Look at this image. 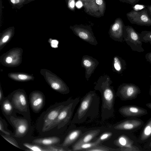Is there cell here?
Masks as SVG:
<instances>
[{
  "label": "cell",
  "mask_w": 151,
  "mask_h": 151,
  "mask_svg": "<svg viewBox=\"0 0 151 151\" xmlns=\"http://www.w3.org/2000/svg\"><path fill=\"white\" fill-rule=\"evenodd\" d=\"M148 142L144 146V148L147 149H151V138Z\"/></svg>",
  "instance_id": "38"
},
{
  "label": "cell",
  "mask_w": 151,
  "mask_h": 151,
  "mask_svg": "<svg viewBox=\"0 0 151 151\" xmlns=\"http://www.w3.org/2000/svg\"><path fill=\"white\" fill-rule=\"evenodd\" d=\"M49 42L52 47L54 48L58 47L59 42L57 40L50 39L49 40Z\"/></svg>",
  "instance_id": "35"
},
{
  "label": "cell",
  "mask_w": 151,
  "mask_h": 151,
  "mask_svg": "<svg viewBox=\"0 0 151 151\" xmlns=\"http://www.w3.org/2000/svg\"><path fill=\"white\" fill-rule=\"evenodd\" d=\"M147 8L148 10L149 14L151 17V5H147Z\"/></svg>",
  "instance_id": "41"
},
{
  "label": "cell",
  "mask_w": 151,
  "mask_h": 151,
  "mask_svg": "<svg viewBox=\"0 0 151 151\" xmlns=\"http://www.w3.org/2000/svg\"><path fill=\"white\" fill-rule=\"evenodd\" d=\"M80 105L71 123L81 124L91 120L99 114L100 98L94 91H91L80 100Z\"/></svg>",
  "instance_id": "2"
},
{
  "label": "cell",
  "mask_w": 151,
  "mask_h": 151,
  "mask_svg": "<svg viewBox=\"0 0 151 151\" xmlns=\"http://www.w3.org/2000/svg\"><path fill=\"white\" fill-rule=\"evenodd\" d=\"M45 151H72L67 147L63 146L61 145L59 146L55 145L43 146Z\"/></svg>",
  "instance_id": "28"
},
{
  "label": "cell",
  "mask_w": 151,
  "mask_h": 151,
  "mask_svg": "<svg viewBox=\"0 0 151 151\" xmlns=\"http://www.w3.org/2000/svg\"><path fill=\"white\" fill-rule=\"evenodd\" d=\"M85 151H119V148H113L100 144L87 149Z\"/></svg>",
  "instance_id": "26"
},
{
  "label": "cell",
  "mask_w": 151,
  "mask_h": 151,
  "mask_svg": "<svg viewBox=\"0 0 151 151\" xmlns=\"http://www.w3.org/2000/svg\"><path fill=\"white\" fill-rule=\"evenodd\" d=\"M23 50L21 48L11 49L4 54L0 57V62L4 65L8 67H14L21 63Z\"/></svg>",
  "instance_id": "9"
},
{
  "label": "cell",
  "mask_w": 151,
  "mask_h": 151,
  "mask_svg": "<svg viewBox=\"0 0 151 151\" xmlns=\"http://www.w3.org/2000/svg\"><path fill=\"white\" fill-rule=\"evenodd\" d=\"M140 93V88L135 84L124 83L118 87L116 95L122 101H127L136 99Z\"/></svg>",
  "instance_id": "7"
},
{
  "label": "cell",
  "mask_w": 151,
  "mask_h": 151,
  "mask_svg": "<svg viewBox=\"0 0 151 151\" xmlns=\"http://www.w3.org/2000/svg\"><path fill=\"white\" fill-rule=\"evenodd\" d=\"M127 16L132 24L142 26H151V17L147 7L138 11L133 9L128 13Z\"/></svg>",
  "instance_id": "8"
},
{
  "label": "cell",
  "mask_w": 151,
  "mask_h": 151,
  "mask_svg": "<svg viewBox=\"0 0 151 151\" xmlns=\"http://www.w3.org/2000/svg\"><path fill=\"white\" fill-rule=\"evenodd\" d=\"M140 35L142 42L151 44V31H143L140 33Z\"/></svg>",
  "instance_id": "31"
},
{
  "label": "cell",
  "mask_w": 151,
  "mask_h": 151,
  "mask_svg": "<svg viewBox=\"0 0 151 151\" xmlns=\"http://www.w3.org/2000/svg\"><path fill=\"white\" fill-rule=\"evenodd\" d=\"M13 105L11 102L8 99H6L2 102V109L3 111L7 115L10 114L13 110Z\"/></svg>",
  "instance_id": "29"
},
{
  "label": "cell",
  "mask_w": 151,
  "mask_h": 151,
  "mask_svg": "<svg viewBox=\"0 0 151 151\" xmlns=\"http://www.w3.org/2000/svg\"><path fill=\"white\" fill-rule=\"evenodd\" d=\"M110 77L107 74L100 76L98 80L94 83V89L99 91L101 95V117L104 121L112 117L114 114V106L116 93Z\"/></svg>",
  "instance_id": "1"
},
{
  "label": "cell",
  "mask_w": 151,
  "mask_h": 151,
  "mask_svg": "<svg viewBox=\"0 0 151 151\" xmlns=\"http://www.w3.org/2000/svg\"><path fill=\"white\" fill-rule=\"evenodd\" d=\"M124 41L130 47L132 50L139 52L145 50L142 47L140 33L137 32L132 26H125L123 34Z\"/></svg>",
  "instance_id": "6"
},
{
  "label": "cell",
  "mask_w": 151,
  "mask_h": 151,
  "mask_svg": "<svg viewBox=\"0 0 151 151\" xmlns=\"http://www.w3.org/2000/svg\"><path fill=\"white\" fill-rule=\"evenodd\" d=\"M1 136L5 140L10 143L11 144L17 147L20 148V147L18 145L17 142L12 137H10L8 135H1Z\"/></svg>",
  "instance_id": "33"
},
{
  "label": "cell",
  "mask_w": 151,
  "mask_h": 151,
  "mask_svg": "<svg viewBox=\"0 0 151 151\" xmlns=\"http://www.w3.org/2000/svg\"><path fill=\"white\" fill-rule=\"evenodd\" d=\"M99 63L98 60L88 55H83L82 58L81 65L85 70V78L87 81L94 72Z\"/></svg>",
  "instance_id": "14"
},
{
  "label": "cell",
  "mask_w": 151,
  "mask_h": 151,
  "mask_svg": "<svg viewBox=\"0 0 151 151\" xmlns=\"http://www.w3.org/2000/svg\"><path fill=\"white\" fill-rule=\"evenodd\" d=\"M83 133L81 129H77L70 131L61 144L63 146L68 147L74 144Z\"/></svg>",
  "instance_id": "18"
},
{
  "label": "cell",
  "mask_w": 151,
  "mask_h": 151,
  "mask_svg": "<svg viewBox=\"0 0 151 151\" xmlns=\"http://www.w3.org/2000/svg\"><path fill=\"white\" fill-rule=\"evenodd\" d=\"M12 36V32L11 31L6 32L1 35L0 40V50L10 41Z\"/></svg>",
  "instance_id": "27"
},
{
  "label": "cell",
  "mask_w": 151,
  "mask_h": 151,
  "mask_svg": "<svg viewBox=\"0 0 151 151\" xmlns=\"http://www.w3.org/2000/svg\"><path fill=\"white\" fill-rule=\"evenodd\" d=\"M23 145L30 151H45L43 147L41 146L40 145L28 143H24Z\"/></svg>",
  "instance_id": "32"
},
{
  "label": "cell",
  "mask_w": 151,
  "mask_h": 151,
  "mask_svg": "<svg viewBox=\"0 0 151 151\" xmlns=\"http://www.w3.org/2000/svg\"><path fill=\"white\" fill-rule=\"evenodd\" d=\"M146 105L147 107L151 109V103H147Z\"/></svg>",
  "instance_id": "45"
},
{
  "label": "cell",
  "mask_w": 151,
  "mask_h": 151,
  "mask_svg": "<svg viewBox=\"0 0 151 151\" xmlns=\"http://www.w3.org/2000/svg\"><path fill=\"white\" fill-rule=\"evenodd\" d=\"M2 122L1 120L0 121V130L2 132L4 133L6 135H10V133L5 131L4 128V126L3 123H2Z\"/></svg>",
  "instance_id": "36"
},
{
  "label": "cell",
  "mask_w": 151,
  "mask_h": 151,
  "mask_svg": "<svg viewBox=\"0 0 151 151\" xmlns=\"http://www.w3.org/2000/svg\"><path fill=\"white\" fill-rule=\"evenodd\" d=\"M3 97V93L1 87H0V101L1 103V100H2V98Z\"/></svg>",
  "instance_id": "40"
},
{
  "label": "cell",
  "mask_w": 151,
  "mask_h": 151,
  "mask_svg": "<svg viewBox=\"0 0 151 151\" xmlns=\"http://www.w3.org/2000/svg\"><path fill=\"white\" fill-rule=\"evenodd\" d=\"M118 111L123 116L128 118H136L148 113L146 109L135 105L123 106L119 108Z\"/></svg>",
  "instance_id": "11"
},
{
  "label": "cell",
  "mask_w": 151,
  "mask_h": 151,
  "mask_svg": "<svg viewBox=\"0 0 151 151\" xmlns=\"http://www.w3.org/2000/svg\"><path fill=\"white\" fill-rule=\"evenodd\" d=\"M76 6L78 8H80L82 6L83 4L81 1H78L76 3Z\"/></svg>",
  "instance_id": "39"
},
{
  "label": "cell",
  "mask_w": 151,
  "mask_h": 151,
  "mask_svg": "<svg viewBox=\"0 0 151 151\" xmlns=\"http://www.w3.org/2000/svg\"><path fill=\"white\" fill-rule=\"evenodd\" d=\"M8 76L12 79L18 81H27L34 79L32 75L22 73H9Z\"/></svg>",
  "instance_id": "24"
},
{
  "label": "cell",
  "mask_w": 151,
  "mask_h": 151,
  "mask_svg": "<svg viewBox=\"0 0 151 151\" xmlns=\"http://www.w3.org/2000/svg\"><path fill=\"white\" fill-rule=\"evenodd\" d=\"M134 141L127 136L122 135L114 140V144L120 147H124L130 148L134 151L140 150L137 147L134 146Z\"/></svg>",
  "instance_id": "19"
},
{
  "label": "cell",
  "mask_w": 151,
  "mask_h": 151,
  "mask_svg": "<svg viewBox=\"0 0 151 151\" xmlns=\"http://www.w3.org/2000/svg\"><path fill=\"white\" fill-rule=\"evenodd\" d=\"M12 3L14 4H16L18 3L19 1V0H10Z\"/></svg>",
  "instance_id": "44"
},
{
  "label": "cell",
  "mask_w": 151,
  "mask_h": 151,
  "mask_svg": "<svg viewBox=\"0 0 151 151\" xmlns=\"http://www.w3.org/2000/svg\"><path fill=\"white\" fill-rule=\"evenodd\" d=\"M40 73L53 89L64 94L69 93L70 91L68 87L61 79L56 75L49 70L44 69L40 70Z\"/></svg>",
  "instance_id": "4"
},
{
  "label": "cell",
  "mask_w": 151,
  "mask_h": 151,
  "mask_svg": "<svg viewBox=\"0 0 151 151\" xmlns=\"http://www.w3.org/2000/svg\"><path fill=\"white\" fill-rule=\"evenodd\" d=\"M113 134L111 132H106L98 137L95 141L99 144H101L102 142L109 139L112 136Z\"/></svg>",
  "instance_id": "30"
},
{
  "label": "cell",
  "mask_w": 151,
  "mask_h": 151,
  "mask_svg": "<svg viewBox=\"0 0 151 151\" xmlns=\"http://www.w3.org/2000/svg\"><path fill=\"white\" fill-rule=\"evenodd\" d=\"M144 123L139 119L131 118L116 123L113 126V128L116 130L133 132L140 128Z\"/></svg>",
  "instance_id": "10"
},
{
  "label": "cell",
  "mask_w": 151,
  "mask_h": 151,
  "mask_svg": "<svg viewBox=\"0 0 151 151\" xmlns=\"http://www.w3.org/2000/svg\"><path fill=\"white\" fill-rule=\"evenodd\" d=\"M60 142V138L54 136L35 139L32 141V143L40 145L49 146L59 144Z\"/></svg>",
  "instance_id": "22"
},
{
  "label": "cell",
  "mask_w": 151,
  "mask_h": 151,
  "mask_svg": "<svg viewBox=\"0 0 151 151\" xmlns=\"http://www.w3.org/2000/svg\"><path fill=\"white\" fill-rule=\"evenodd\" d=\"M149 94L151 97V85H150V88L149 89Z\"/></svg>",
  "instance_id": "46"
},
{
  "label": "cell",
  "mask_w": 151,
  "mask_h": 151,
  "mask_svg": "<svg viewBox=\"0 0 151 151\" xmlns=\"http://www.w3.org/2000/svg\"><path fill=\"white\" fill-rule=\"evenodd\" d=\"M75 34L80 38L90 44L96 46L98 43L93 33L89 30L80 28L74 29Z\"/></svg>",
  "instance_id": "17"
},
{
  "label": "cell",
  "mask_w": 151,
  "mask_h": 151,
  "mask_svg": "<svg viewBox=\"0 0 151 151\" xmlns=\"http://www.w3.org/2000/svg\"><path fill=\"white\" fill-rule=\"evenodd\" d=\"M45 97L39 91L32 92L29 96V101L32 109L35 113L39 112L42 108L45 103Z\"/></svg>",
  "instance_id": "13"
},
{
  "label": "cell",
  "mask_w": 151,
  "mask_h": 151,
  "mask_svg": "<svg viewBox=\"0 0 151 151\" xmlns=\"http://www.w3.org/2000/svg\"><path fill=\"white\" fill-rule=\"evenodd\" d=\"M125 26L119 20L112 26L109 33L110 37L114 40L120 42L124 41L123 34Z\"/></svg>",
  "instance_id": "16"
},
{
  "label": "cell",
  "mask_w": 151,
  "mask_h": 151,
  "mask_svg": "<svg viewBox=\"0 0 151 151\" xmlns=\"http://www.w3.org/2000/svg\"><path fill=\"white\" fill-rule=\"evenodd\" d=\"M145 58L147 61L151 64V52L146 54Z\"/></svg>",
  "instance_id": "37"
},
{
  "label": "cell",
  "mask_w": 151,
  "mask_h": 151,
  "mask_svg": "<svg viewBox=\"0 0 151 151\" xmlns=\"http://www.w3.org/2000/svg\"><path fill=\"white\" fill-rule=\"evenodd\" d=\"M100 132V130L98 129L91 130L83 133L73 145H78L91 142L99 134Z\"/></svg>",
  "instance_id": "20"
},
{
  "label": "cell",
  "mask_w": 151,
  "mask_h": 151,
  "mask_svg": "<svg viewBox=\"0 0 151 151\" xmlns=\"http://www.w3.org/2000/svg\"><path fill=\"white\" fill-rule=\"evenodd\" d=\"M147 7V5L144 4H136L132 7L133 10L135 11H138L142 10Z\"/></svg>",
  "instance_id": "34"
},
{
  "label": "cell",
  "mask_w": 151,
  "mask_h": 151,
  "mask_svg": "<svg viewBox=\"0 0 151 151\" xmlns=\"http://www.w3.org/2000/svg\"><path fill=\"white\" fill-rule=\"evenodd\" d=\"M80 100L79 97L72 99L60 111L50 130L56 127L58 129L65 130L71 122L74 110Z\"/></svg>",
  "instance_id": "3"
},
{
  "label": "cell",
  "mask_w": 151,
  "mask_h": 151,
  "mask_svg": "<svg viewBox=\"0 0 151 151\" xmlns=\"http://www.w3.org/2000/svg\"><path fill=\"white\" fill-rule=\"evenodd\" d=\"M69 5L71 8H73L74 7L75 5V2L73 0L70 2V3L69 4Z\"/></svg>",
  "instance_id": "42"
},
{
  "label": "cell",
  "mask_w": 151,
  "mask_h": 151,
  "mask_svg": "<svg viewBox=\"0 0 151 151\" xmlns=\"http://www.w3.org/2000/svg\"><path fill=\"white\" fill-rule=\"evenodd\" d=\"M11 103L13 107L21 111L27 110L28 104L26 95L22 90L15 91L12 99Z\"/></svg>",
  "instance_id": "12"
},
{
  "label": "cell",
  "mask_w": 151,
  "mask_h": 151,
  "mask_svg": "<svg viewBox=\"0 0 151 151\" xmlns=\"http://www.w3.org/2000/svg\"><path fill=\"white\" fill-rule=\"evenodd\" d=\"M125 60L118 55L115 56L113 59L112 70L114 72L121 74L126 68Z\"/></svg>",
  "instance_id": "23"
},
{
  "label": "cell",
  "mask_w": 151,
  "mask_h": 151,
  "mask_svg": "<svg viewBox=\"0 0 151 151\" xmlns=\"http://www.w3.org/2000/svg\"><path fill=\"white\" fill-rule=\"evenodd\" d=\"M151 138V118L144 125L141 132L138 141L143 143L148 141Z\"/></svg>",
  "instance_id": "21"
},
{
  "label": "cell",
  "mask_w": 151,
  "mask_h": 151,
  "mask_svg": "<svg viewBox=\"0 0 151 151\" xmlns=\"http://www.w3.org/2000/svg\"><path fill=\"white\" fill-rule=\"evenodd\" d=\"M98 144H99L95 141L94 142L83 143L78 145H73L72 150V151H85Z\"/></svg>",
  "instance_id": "25"
},
{
  "label": "cell",
  "mask_w": 151,
  "mask_h": 151,
  "mask_svg": "<svg viewBox=\"0 0 151 151\" xmlns=\"http://www.w3.org/2000/svg\"><path fill=\"white\" fill-rule=\"evenodd\" d=\"M72 99L70 97L66 101L56 104L48 108L43 118L42 132H46L50 130L60 111Z\"/></svg>",
  "instance_id": "5"
},
{
  "label": "cell",
  "mask_w": 151,
  "mask_h": 151,
  "mask_svg": "<svg viewBox=\"0 0 151 151\" xmlns=\"http://www.w3.org/2000/svg\"><path fill=\"white\" fill-rule=\"evenodd\" d=\"M10 119L15 128L16 137H22L26 134L29 129V124L27 120L22 118H15L12 116Z\"/></svg>",
  "instance_id": "15"
},
{
  "label": "cell",
  "mask_w": 151,
  "mask_h": 151,
  "mask_svg": "<svg viewBox=\"0 0 151 151\" xmlns=\"http://www.w3.org/2000/svg\"><path fill=\"white\" fill-rule=\"evenodd\" d=\"M96 2L98 5H101L103 3L102 0H96Z\"/></svg>",
  "instance_id": "43"
}]
</instances>
